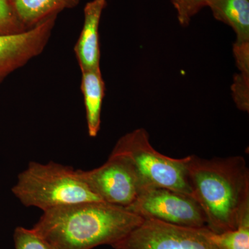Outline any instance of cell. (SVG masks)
<instances>
[{"instance_id":"obj_14","label":"cell","mask_w":249,"mask_h":249,"mask_svg":"<svg viewBox=\"0 0 249 249\" xmlns=\"http://www.w3.org/2000/svg\"><path fill=\"white\" fill-rule=\"evenodd\" d=\"M14 240L16 249H56L33 228H16Z\"/></svg>"},{"instance_id":"obj_18","label":"cell","mask_w":249,"mask_h":249,"mask_svg":"<svg viewBox=\"0 0 249 249\" xmlns=\"http://www.w3.org/2000/svg\"><path fill=\"white\" fill-rule=\"evenodd\" d=\"M236 65L239 71L249 72V43H235L233 45Z\"/></svg>"},{"instance_id":"obj_13","label":"cell","mask_w":249,"mask_h":249,"mask_svg":"<svg viewBox=\"0 0 249 249\" xmlns=\"http://www.w3.org/2000/svg\"><path fill=\"white\" fill-rule=\"evenodd\" d=\"M207 235L219 249H249V215L233 230L215 233L207 229Z\"/></svg>"},{"instance_id":"obj_15","label":"cell","mask_w":249,"mask_h":249,"mask_svg":"<svg viewBox=\"0 0 249 249\" xmlns=\"http://www.w3.org/2000/svg\"><path fill=\"white\" fill-rule=\"evenodd\" d=\"M27 29L16 16L11 0H0V35L18 34Z\"/></svg>"},{"instance_id":"obj_8","label":"cell","mask_w":249,"mask_h":249,"mask_svg":"<svg viewBox=\"0 0 249 249\" xmlns=\"http://www.w3.org/2000/svg\"><path fill=\"white\" fill-rule=\"evenodd\" d=\"M55 18H49L23 32L0 35V83L43 52L52 36Z\"/></svg>"},{"instance_id":"obj_11","label":"cell","mask_w":249,"mask_h":249,"mask_svg":"<svg viewBox=\"0 0 249 249\" xmlns=\"http://www.w3.org/2000/svg\"><path fill=\"white\" fill-rule=\"evenodd\" d=\"M209 7L215 19L235 33V43H249V0H212Z\"/></svg>"},{"instance_id":"obj_17","label":"cell","mask_w":249,"mask_h":249,"mask_svg":"<svg viewBox=\"0 0 249 249\" xmlns=\"http://www.w3.org/2000/svg\"><path fill=\"white\" fill-rule=\"evenodd\" d=\"M232 98L241 111L249 110V72L239 71L231 87Z\"/></svg>"},{"instance_id":"obj_4","label":"cell","mask_w":249,"mask_h":249,"mask_svg":"<svg viewBox=\"0 0 249 249\" xmlns=\"http://www.w3.org/2000/svg\"><path fill=\"white\" fill-rule=\"evenodd\" d=\"M111 153L127 160L142 190L161 187L193 197L188 179V156L174 159L162 155L152 147L145 129L138 128L124 134L118 140Z\"/></svg>"},{"instance_id":"obj_12","label":"cell","mask_w":249,"mask_h":249,"mask_svg":"<svg viewBox=\"0 0 249 249\" xmlns=\"http://www.w3.org/2000/svg\"><path fill=\"white\" fill-rule=\"evenodd\" d=\"M80 0H11L16 16L27 29L75 7Z\"/></svg>"},{"instance_id":"obj_16","label":"cell","mask_w":249,"mask_h":249,"mask_svg":"<svg viewBox=\"0 0 249 249\" xmlns=\"http://www.w3.org/2000/svg\"><path fill=\"white\" fill-rule=\"evenodd\" d=\"M212 0H171L178 14V22L186 27L191 22L192 18L201 9L209 6Z\"/></svg>"},{"instance_id":"obj_2","label":"cell","mask_w":249,"mask_h":249,"mask_svg":"<svg viewBox=\"0 0 249 249\" xmlns=\"http://www.w3.org/2000/svg\"><path fill=\"white\" fill-rule=\"evenodd\" d=\"M188 175L211 231L233 230L249 215V170L243 157L204 160L190 155Z\"/></svg>"},{"instance_id":"obj_6","label":"cell","mask_w":249,"mask_h":249,"mask_svg":"<svg viewBox=\"0 0 249 249\" xmlns=\"http://www.w3.org/2000/svg\"><path fill=\"white\" fill-rule=\"evenodd\" d=\"M114 249H219L207 235V228L173 225L144 219Z\"/></svg>"},{"instance_id":"obj_1","label":"cell","mask_w":249,"mask_h":249,"mask_svg":"<svg viewBox=\"0 0 249 249\" xmlns=\"http://www.w3.org/2000/svg\"><path fill=\"white\" fill-rule=\"evenodd\" d=\"M143 220L126 208L88 201L43 211L33 229L56 249H93L111 247Z\"/></svg>"},{"instance_id":"obj_5","label":"cell","mask_w":249,"mask_h":249,"mask_svg":"<svg viewBox=\"0 0 249 249\" xmlns=\"http://www.w3.org/2000/svg\"><path fill=\"white\" fill-rule=\"evenodd\" d=\"M143 219L192 228H207L204 212L193 196L161 187L145 188L127 208Z\"/></svg>"},{"instance_id":"obj_10","label":"cell","mask_w":249,"mask_h":249,"mask_svg":"<svg viewBox=\"0 0 249 249\" xmlns=\"http://www.w3.org/2000/svg\"><path fill=\"white\" fill-rule=\"evenodd\" d=\"M81 73V90L84 97L88 134L93 138L98 135L101 128L105 83L101 68Z\"/></svg>"},{"instance_id":"obj_9","label":"cell","mask_w":249,"mask_h":249,"mask_svg":"<svg viewBox=\"0 0 249 249\" xmlns=\"http://www.w3.org/2000/svg\"><path fill=\"white\" fill-rule=\"evenodd\" d=\"M107 0H92L84 9V24L74 47L80 71L100 68V20Z\"/></svg>"},{"instance_id":"obj_7","label":"cell","mask_w":249,"mask_h":249,"mask_svg":"<svg viewBox=\"0 0 249 249\" xmlns=\"http://www.w3.org/2000/svg\"><path fill=\"white\" fill-rule=\"evenodd\" d=\"M79 173L90 190L107 204L127 209L142 190L127 160L115 154L111 153L101 166Z\"/></svg>"},{"instance_id":"obj_3","label":"cell","mask_w":249,"mask_h":249,"mask_svg":"<svg viewBox=\"0 0 249 249\" xmlns=\"http://www.w3.org/2000/svg\"><path fill=\"white\" fill-rule=\"evenodd\" d=\"M12 192L24 206L42 211L78 203L103 201L90 190L79 170L53 161L47 164L30 162L18 175Z\"/></svg>"}]
</instances>
